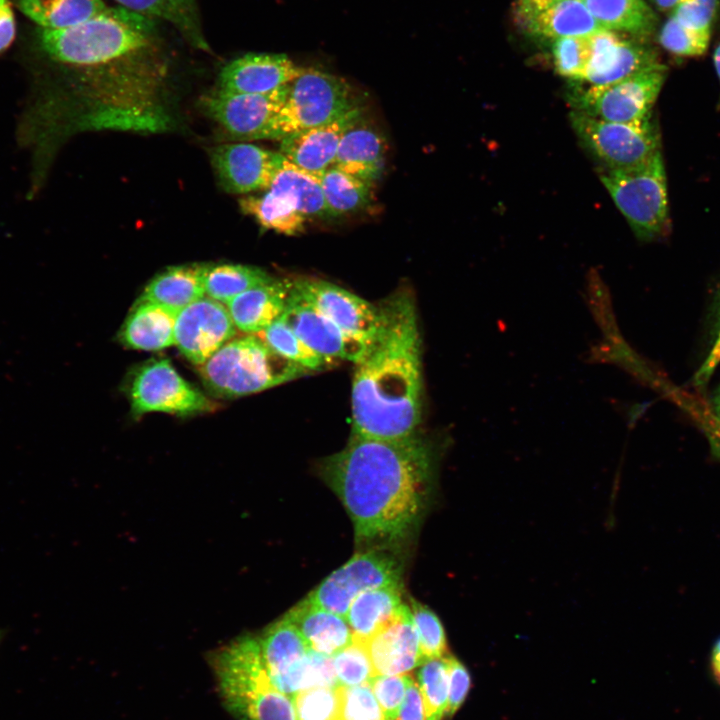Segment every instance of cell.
<instances>
[{
    "label": "cell",
    "mask_w": 720,
    "mask_h": 720,
    "mask_svg": "<svg viewBox=\"0 0 720 720\" xmlns=\"http://www.w3.org/2000/svg\"><path fill=\"white\" fill-rule=\"evenodd\" d=\"M210 664L226 708L239 720H296L292 698L270 680L257 636L215 650Z\"/></svg>",
    "instance_id": "4"
},
{
    "label": "cell",
    "mask_w": 720,
    "mask_h": 720,
    "mask_svg": "<svg viewBox=\"0 0 720 720\" xmlns=\"http://www.w3.org/2000/svg\"><path fill=\"white\" fill-rule=\"evenodd\" d=\"M284 617L299 630L310 649L321 654L333 656L353 642V633L344 617L305 600Z\"/></svg>",
    "instance_id": "24"
},
{
    "label": "cell",
    "mask_w": 720,
    "mask_h": 720,
    "mask_svg": "<svg viewBox=\"0 0 720 720\" xmlns=\"http://www.w3.org/2000/svg\"><path fill=\"white\" fill-rule=\"evenodd\" d=\"M210 159L218 181L226 191L246 194L269 189L284 156L240 142L213 147Z\"/></svg>",
    "instance_id": "15"
},
{
    "label": "cell",
    "mask_w": 720,
    "mask_h": 720,
    "mask_svg": "<svg viewBox=\"0 0 720 720\" xmlns=\"http://www.w3.org/2000/svg\"><path fill=\"white\" fill-rule=\"evenodd\" d=\"M114 1L125 9L170 23L190 45L202 51H210L202 28L198 0Z\"/></svg>",
    "instance_id": "28"
},
{
    "label": "cell",
    "mask_w": 720,
    "mask_h": 720,
    "mask_svg": "<svg viewBox=\"0 0 720 720\" xmlns=\"http://www.w3.org/2000/svg\"><path fill=\"white\" fill-rule=\"evenodd\" d=\"M286 86L269 94H238L217 88L201 98V106L233 139L271 140Z\"/></svg>",
    "instance_id": "12"
},
{
    "label": "cell",
    "mask_w": 720,
    "mask_h": 720,
    "mask_svg": "<svg viewBox=\"0 0 720 720\" xmlns=\"http://www.w3.org/2000/svg\"><path fill=\"white\" fill-rule=\"evenodd\" d=\"M128 395L137 416L148 412L189 416L215 409V404L187 382L168 359H152L139 366L131 377Z\"/></svg>",
    "instance_id": "11"
},
{
    "label": "cell",
    "mask_w": 720,
    "mask_h": 720,
    "mask_svg": "<svg viewBox=\"0 0 720 720\" xmlns=\"http://www.w3.org/2000/svg\"><path fill=\"white\" fill-rule=\"evenodd\" d=\"M360 104L352 86L342 77L315 68L300 67L287 84L271 140L332 122Z\"/></svg>",
    "instance_id": "7"
},
{
    "label": "cell",
    "mask_w": 720,
    "mask_h": 720,
    "mask_svg": "<svg viewBox=\"0 0 720 720\" xmlns=\"http://www.w3.org/2000/svg\"><path fill=\"white\" fill-rule=\"evenodd\" d=\"M340 720H388L369 683L337 687Z\"/></svg>",
    "instance_id": "42"
},
{
    "label": "cell",
    "mask_w": 720,
    "mask_h": 720,
    "mask_svg": "<svg viewBox=\"0 0 720 720\" xmlns=\"http://www.w3.org/2000/svg\"><path fill=\"white\" fill-rule=\"evenodd\" d=\"M290 290L348 334L369 342L378 322V306L335 284L311 277L289 280Z\"/></svg>",
    "instance_id": "14"
},
{
    "label": "cell",
    "mask_w": 720,
    "mask_h": 720,
    "mask_svg": "<svg viewBox=\"0 0 720 720\" xmlns=\"http://www.w3.org/2000/svg\"><path fill=\"white\" fill-rule=\"evenodd\" d=\"M257 637L270 678L296 664L310 650L299 630L284 616Z\"/></svg>",
    "instance_id": "32"
},
{
    "label": "cell",
    "mask_w": 720,
    "mask_h": 720,
    "mask_svg": "<svg viewBox=\"0 0 720 720\" xmlns=\"http://www.w3.org/2000/svg\"><path fill=\"white\" fill-rule=\"evenodd\" d=\"M446 660L449 677L446 716H451L465 701L471 688V677L468 669L457 658L446 656Z\"/></svg>",
    "instance_id": "47"
},
{
    "label": "cell",
    "mask_w": 720,
    "mask_h": 720,
    "mask_svg": "<svg viewBox=\"0 0 720 720\" xmlns=\"http://www.w3.org/2000/svg\"><path fill=\"white\" fill-rule=\"evenodd\" d=\"M560 0H516L514 3V18L522 26L533 16L545 10Z\"/></svg>",
    "instance_id": "52"
},
{
    "label": "cell",
    "mask_w": 720,
    "mask_h": 720,
    "mask_svg": "<svg viewBox=\"0 0 720 720\" xmlns=\"http://www.w3.org/2000/svg\"><path fill=\"white\" fill-rule=\"evenodd\" d=\"M296 720H340L337 687H314L293 697Z\"/></svg>",
    "instance_id": "41"
},
{
    "label": "cell",
    "mask_w": 720,
    "mask_h": 720,
    "mask_svg": "<svg viewBox=\"0 0 720 720\" xmlns=\"http://www.w3.org/2000/svg\"><path fill=\"white\" fill-rule=\"evenodd\" d=\"M283 317L310 349L330 363L347 360L355 364L368 344L342 330L291 290Z\"/></svg>",
    "instance_id": "16"
},
{
    "label": "cell",
    "mask_w": 720,
    "mask_h": 720,
    "mask_svg": "<svg viewBox=\"0 0 720 720\" xmlns=\"http://www.w3.org/2000/svg\"><path fill=\"white\" fill-rule=\"evenodd\" d=\"M569 120L580 143L603 169L631 168L661 152L660 130L653 115L642 121L621 123L571 111Z\"/></svg>",
    "instance_id": "8"
},
{
    "label": "cell",
    "mask_w": 720,
    "mask_h": 720,
    "mask_svg": "<svg viewBox=\"0 0 720 720\" xmlns=\"http://www.w3.org/2000/svg\"><path fill=\"white\" fill-rule=\"evenodd\" d=\"M235 334L227 307L204 296L179 311L174 344L188 361L200 367Z\"/></svg>",
    "instance_id": "13"
},
{
    "label": "cell",
    "mask_w": 720,
    "mask_h": 720,
    "mask_svg": "<svg viewBox=\"0 0 720 720\" xmlns=\"http://www.w3.org/2000/svg\"><path fill=\"white\" fill-rule=\"evenodd\" d=\"M256 335L276 353L309 372L320 370L330 364L329 361L316 354L297 336L283 317V314Z\"/></svg>",
    "instance_id": "36"
},
{
    "label": "cell",
    "mask_w": 720,
    "mask_h": 720,
    "mask_svg": "<svg viewBox=\"0 0 720 720\" xmlns=\"http://www.w3.org/2000/svg\"><path fill=\"white\" fill-rule=\"evenodd\" d=\"M417 676L427 720H442L446 716L449 691L446 656L424 660Z\"/></svg>",
    "instance_id": "37"
},
{
    "label": "cell",
    "mask_w": 720,
    "mask_h": 720,
    "mask_svg": "<svg viewBox=\"0 0 720 720\" xmlns=\"http://www.w3.org/2000/svg\"><path fill=\"white\" fill-rule=\"evenodd\" d=\"M705 407L711 418L720 425V385L714 390Z\"/></svg>",
    "instance_id": "53"
},
{
    "label": "cell",
    "mask_w": 720,
    "mask_h": 720,
    "mask_svg": "<svg viewBox=\"0 0 720 720\" xmlns=\"http://www.w3.org/2000/svg\"><path fill=\"white\" fill-rule=\"evenodd\" d=\"M718 8L719 0H680L671 16L687 29L711 35Z\"/></svg>",
    "instance_id": "45"
},
{
    "label": "cell",
    "mask_w": 720,
    "mask_h": 720,
    "mask_svg": "<svg viewBox=\"0 0 720 720\" xmlns=\"http://www.w3.org/2000/svg\"><path fill=\"white\" fill-rule=\"evenodd\" d=\"M395 720H427L426 710L417 681L407 689L404 701Z\"/></svg>",
    "instance_id": "49"
},
{
    "label": "cell",
    "mask_w": 720,
    "mask_h": 720,
    "mask_svg": "<svg viewBox=\"0 0 720 720\" xmlns=\"http://www.w3.org/2000/svg\"><path fill=\"white\" fill-rule=\"evenodd\" d=\"M363 643L375 676L405 674L423 662L409 607Z\"/></svg>",
    "instance_id": "20"
},
{
    "label": "cell",
    "mask_w": 720,
    "mask_h": 720,
    "mask_svg": "<svg viewBox=\"0 0 720 720\" xmlns=\"http://www.w3.org/2000/svg\"><path fill=\"white\" fill-rule=\"evenodd\" d=\"M680 0H652L660 10L673 9Z\"/></svg>",
    "instance_id": "55"
},
{
    "label": "cell",
    "mask_w": 720,
    "mask_h": 720,
    "mask_svg": "<svg viewBox=\"0 0 720 720\" xmlns=\"http://www.w3.org/2000/svg\"><path fill=\"white\" fill-rule=\"evenodd\" d=\"M179 310L138 299L125 322L119 339L131 349L157 351L174 344Z\"/></svg>",
    "instance_id": "23"
},
{
    "label": "cell",
    "mask_w": 720,
    "mask_h": 720,
    "mask_svg": "<svg viewBox=\"0 0 720 720\" xmlns=\"http://www.w3.org/2000/svg\"><path fill=\"white\" fill-rule=\"evenodd\" d=\"M589 36L554 40L553 62L556 72L568 80L582 83L590 59Z\"/></svg>",
    "instance_id": "39"
},
{
    "label": "cell",
    "mask_w": 720,
    "mask_h": 720,
    "mask_svg": "<svg viewBox=\"0 0 720 720\" xmlns=\"http://www.w3.org/2000/svg\"><path fill=\"white\" fill-rule=\"evenodd\" d=\"M338 686L369 683L375 676L365 644L353 640L351 644L331 656Z\"/></svg>",
    "instance_id": "40"
},
{
    "label": "cell",
    "mask_w": 720,
    "mask_h": 720,
    "mask_svg": "<svg viewBox=\"0 0 720 720\" xmlns=\"http://www.w3.org/2000/svg\"><path fill=\"white\" fill-rule=\"evenodd\" d=\"M720 363V327L713 342V345L703 361L702 365L697 370L694 376V384L698 387L705 386L716 367Z\"/></svg>",
    "instance_id": "51"
},
{
    "label": "cell",
    "mask_w": 720,
    "mask_h": 720,
    "mask_svg": "<svg viewBox=\"0 0 720 720\" xmlns=\"http://www.w3.org/2000/svg\"><path fill=\"white\" fill-rule=\"evenodd\" d=\"M2 638H3V631L0 630V642H1Z\"/></svg>",
    "instance_id": "57"
},
{
    "label": "cell",
    "mask_w": 720,
    "mask_h": 720,
    "mask_svg": "<svg viewBox=\"0 0 720 720\" xmlns=\"http://www.w3.org/2000/svg\"><path fill=\"white\" fill-rule=\"evenodd\" d=\"M589 40L590 59L583 80L588 86L607 85L661 64L652 47L612 31L601 30Z\"/></svg>",
    "instance_id": "17"
},
{
    "label": "cell",
    "mask_w": 720,
    "mask_h": 720,
    "mask_svg": "<svg viewBox=\"0 0 720 720\" xmlns=\"http://www.w3.org/2000/svg\"><path fill=\"white\" fill-rule=\"evenodd\" d=\"M15 3L28 18L49 30L76 26L107 7L102 0H15Z\"/></svg>",
    "instance_id": "30"
},
{
    "label": "cell",
    "mask_w": 720,
    "mask_h": 720,
    "mask_svg": "<svg viewBox=\"0 0 720 720\" xmlns=\"http://www.w3.org/2000/svg\"><path fill=\"white\" fill-rule=\"evenodd\" d=\"M714 66L717 73V76L720 81V43L715 49L714 56H713ZM719 107H720V100H719Z\"/></svg>",
    "instance_id": "56"
},
{
    "label": "cell",
    "mask_w": 720,
    "mask_h": 720,
    "mask_svg": "<svg viewBox=\"0 0 720 720\" xmlns=\"http://www.w3.org/2000/svg\"><path fill=\"white\" fill-rule=\"evenodd\" d=\"M386 148L380 131L361 115L344 132L334 166L373 184L383 171Z\"/></svg>",
    "instance_id": "21"
},
{
    "label": "cell",
    "mask_w": 720,
    "mask_h": 720,
    "mask_svg": "<svg viewBox=\"0 0 720 720\" xmlns=\"http://www.w3.org/2000/svg\"><path fill=\"white\" fill-rule=\"evenodd\" d=\"M289 294V280L273 279L237 295L227 309L236 329L257 334L284 313Z\"/></svg>",
    "instance_id": "22"
},
{
    "label": "cell",
    "mask_w": 720,
    "mask_h": 720,
    "mask_svg": "<svg viewBox=\"0 0 720 720\" xmlns=\"http://www.w3.org/2000/svg\"><path fill=\"white\" fill-rule=\"evenodd\" d=\"M362 115L361 106L340 118L312 128L293 132L280 140V153L292 164L315 176L334 165L344 132Z\"/></svg>",
    "instance_id": "18"
},
{
    "label": "cell",
    "mask_w": 720,
    "mask_h": 720,
    "mask_svg": "<svg viewBox=\"0 0 720 720\" xmlns=\"http://www.w3.org/2000/svg\"><path fill=\"white\" fill-rule=\"evenodd\" d=\"M242 212L253 217L265 229L297 235L305 230L306 218L282 194L267 189L260 195H249L239 200Z\"/></svg>",
    "instance_id": "33"
},
{
    "label": "cell",
    "mask_w": 720,
    "mask_h": 720,
    "mask_svg": "<svg viewBox=\"0 0 720 720\" xmlns=\"http://www.w3.org/2000/svg\"><path fill=\"white\" fill-rule=\"evenodd\" d=\"M597 23L605 30L648 35L657 17L644 0H582Z\"/></svg>",
    "instance_id": "31"
},
{
    "label": "cell",
    "mask_w": 720,
    "mask_h": 720,
    "mask_svg": "<svg viewBox=\"0 0 720 720\" xmlns=\"http://www.w3.org/2000/svg\"><path fill=\"white\" fill-rule=\"evenodd\" d=\"M299 71L284 54L248 53L221 70L218 88L238 94H269L286 86Z\"/></svg>",
    "instance_id": "19"
},
{
    "label": "cell",
    "mask_w": 720,
    "mask_h": 720,
    "mask_svg": "<svg viewBox=\"0 0 720 720\" xmlns=\"http://www.w3.org/2000/svg\"><path fill=\"white\" fill-rule=\"evenodd\" d=\"M274 278L264 270L242 264H207L204 275L205 296L228 304L242 292Z\"/></svg>",
    "instance_id": "35"
},
{
    "label": "cell",
    "mask_w": 720,
    "mask_h": 720,
    "mask_svg": "<svg viewBox=\"0 0 720 720\" xmlns=\"http://www.w3.org/2000/svg\"><path fill=\"white\" fill-rule=\"evenodd\" d=\"M666 76V66L659 64L607 85L576 88L569 95L571 111L610 122L645 120L652 116Z\"/></svg>",
    "instance_id": "9"
},
{
    "label": "cell",
    "mask_w": 720,
    "mask_h": 720,
    "mask_svg": "<svg viewBox=\"0 0 720 720\" xmlns=\"http://www.w3.org/2000/svg\"><path fill=\"white\" fill-rule=\"evenodd\" d=\"M308 373L256 334L231 339L200 366L205 386L227 398L257 393Z\"/></svg>",
    "instance_id": "5"
},
{
    "label": "cell",
    "mask_w": 720,
    "mask_h": 720,
    "mask_svg": "<svg viewBox=\"0 0 720 720\" xmlns=\"http://www.w3.org/2000/svg\"><path fill=\"white\" fill-rule=\"evenodd\" d=\"M711 666L715 679L720 683V638L714 643L712 648Z\"/></svg>",
    "instance_id": "54"
},
{
    "label": "cell",
    "mask_w": 720,
    "mask_h": 720,
    "mask_svg": "<svg viewBox=\"0 0 720 720\" xmlns=\"http://www.w3.org/2000/svg\"><path fill=\"white\" fill-rule=\"evenodd\" d=\"M206 266L185 264L169 267L146 285L139 298L180 311L205 296Z\"/></svg>",
    "instance_id": "26"
},
{
    "label": "cell",
    "mask_w": 720,
    "mask_h": 720,
    "mask_svg": "<svg viewBox=\"0 0 720 720\" xmlns=\"http://www.w3.org/2000/svg\"><path fill=\"white\" fill-rule=\"evenodd\" d=\"M157 20L121 6L76 26L38 31L43 52L53 61L81 70L103 71L139 66L160 51Z\"/></svg>",
    "instance_id": "3"
},
{
    "label": "cell",
    "mask_w": 720,
    "mask_h": 720,
    "mask_svg": "<svg viewBox=\"0 0 720 720\" xmlns=\"http://www.w3.org/2000/svg\"><path fill=\"white\" fill-rule=\"evenodd\" d=\"M414 681L409 673L376 675L369 684L388 720H395L410 684Z\"/></svg>",
    "instance_id": "44"
},
{
    "label": "cell",
    "mask_w": 720,
    "mask_h": 720,
    "mask_svg": "<svg viewBox=\"0 0 720 720\" xmlns=\"http://www.w3.org/2000/svg\"><path fill=\"white\" fill-rule=\"evenodd\" d=\"M710 35L701 34L681 25L674 17L664 23L659 33V43L677 56H699L706 52Z\"/></svg>",
    "instance_id": "43"
},
{
    "label": "cell",
    "mask_w": 720,
    "mask_h": 720,
    "mask_svg": "<svg viewBox=\"0 0 720 720\" xmlns=\"http://www.w3.org/2000/svg\"><path fill=\"white\" fill-rule=\"evenodd\" d=\"M684 407L689 408L692 415L697 417L712 454L720 461V425L711 418L705 406L687 402Z\"/></svg>",
    "instance_id": "48"
},
{
    "label": "cell",
    "mask_w": 720,
    "mask_h": 720,
    "mask_svg": "<svg viewBox=\"0 0 720 720\" xmlns=\"http://www.w3.org/2000/svg\"><path fill=\"white\" fill-rule=\"evenodd\" d=\"M401 560L386 549H366L327 576L306 602L345 618L360 593L387 586H402Z\"/></svg>",
    "instance_id": "10"
},
{
    "label": "cell",
    "mask_w": 720,
    "mask_h": 720,
    "mask_svg": "<svg viewBox=\"0 0 720 720\" xmlns=\"http://www.w3.org/2000/svg\"><path fill=\"white\" fill-rule=\"evenodd\" d=\"M320 184L329 217L358 211L372 200V184L334 165L321 176Z\"/></svg>",
    "instance_id": "34"
},
{
    "label": "cell",
    "mask_w": 720,
    "mask_h": 720,
    "mask_svg": "<svg viewBox=\"0 0 720 720\" xmlns=\"http://www.w3.org/2000/svg\"><path fill=\"white\" fill-rule=\"evenodd\" d=\"M410 611L423 661L442 658L447 653V640L437 615L415 599L410 600Z\"/></svg>",
    "instance_id": "38"
},
{
    "label": "cell",
    "mask_w": 720,
    "mask_h": 720,
    "mask_svg": "<svg viewBox=\"0 0 720 720\" xmlns=\"http://www.w3.org/2000/svg\"><path fill=\"white\" fill-rule=\"evenodd\" d=\"M377 330L355 363L352 435L398 440L421 422V338L413 296L399 291L380 305Z\"/></svg>",
    "instance_id": "2"
},
{
    "label": "cell",
    "mask_w": 720,
    "mask_h": 720,
    "mask_svg": "<svg viewBox=\"0 0 720 720\" xmlns=\"http://www.w3.org/2000/svg\"><path fill=\"white\" fill-rule=\"evenodd\" d=\"M587 291L589 306L604 337L620 334L612 310L609 291L596 273L591 274Z\"/></svg>",
    "instance_id": "46"
},
{
    "label": "cell",
    "mask_w": 720,
    "mask_h": 720,
    "mask_svg": "<svg viewBox=\"0 0 720 720\" xmlns=\"http://www.w3.org/2000/svg\"><path fill=\"white\" fill-rule=\"evenodd\" d=\"M528 33L548 39L590 36L603 29L582 0H560L521 26Z\"/></svg>",
    "instance_id": "27"
},
{
    "label": "cell",
    "mask_w": 720,
    "mask_h": 720,
    "mask_svg": "<svg viewBox=\"0 0 720 720\" xmlns=\"http://www.w3.org/2000/svg\"><path fill=\"white\" fill-rule=\"evenodd\" d=\"M15 33V18L10 1L0 0V53L11 45Z\"/></svg>",
    "instance_id": "50"
},
{
    "label": "cell",
    "mask_w": 720,
    "mask_h": 720,
    "mask_svg": "<svg viewBox=\"0 0 720 720\" xmlns=\"http://www.w3.org/2000/svg\"><path fill=\"white\" fill-rule=\"evenodd\" d=\"M322 479L337 495L366 549H391L418 528L435 472L432 447L417 434L398 440L351 435L344 449L324 458Z\"/></svg>",
    "instance_id": "1"
},
{
    "label": "cell",
    "mask_w": 720,
    "mask_h": 720,
    "mask_svg": "<svg viewBox=\"0 0 720 720\" xmlns=\"http://www.w3.org/2000/svg\"><path fill=\"white\" fill-rule=\"evenodd\" d=\"M407 607L402 600V586H387L360 593L345 616L353 640L365 642L397 619Z\"/></svg>",
    "instance_id": "25"
},
{
    "label": "cell",
    "mask_w": 720,
    "mask_h": 720,
    "mask_svg": "<svg viewBox=\"0 0 720 720\" xmlns=\"http://www.w3.org/2000/svg\"><path fill=\"white\" fill-rule=\"evenodd\" d=\"M269 189L284 195L306 219L329 218L320 180L285 157Z\"/></svg>",
    "instance_id": "29"
},
{
    "label": "cell",
    "mask_w": 720,
    "mask_h": 720,
    "mask_svg": "<svg viewBox=\"0 0 720 720\" xmlns=\"http://www.w3.org/2000/svg\"><path fill=\"white\" fill-rule=\"evenodd\" d=\"M599 177L639 240H657L668 232V191L661 152L631 168L602 169Z\"/></svg>",
    "instance_id": "6"
}]
</instances>
